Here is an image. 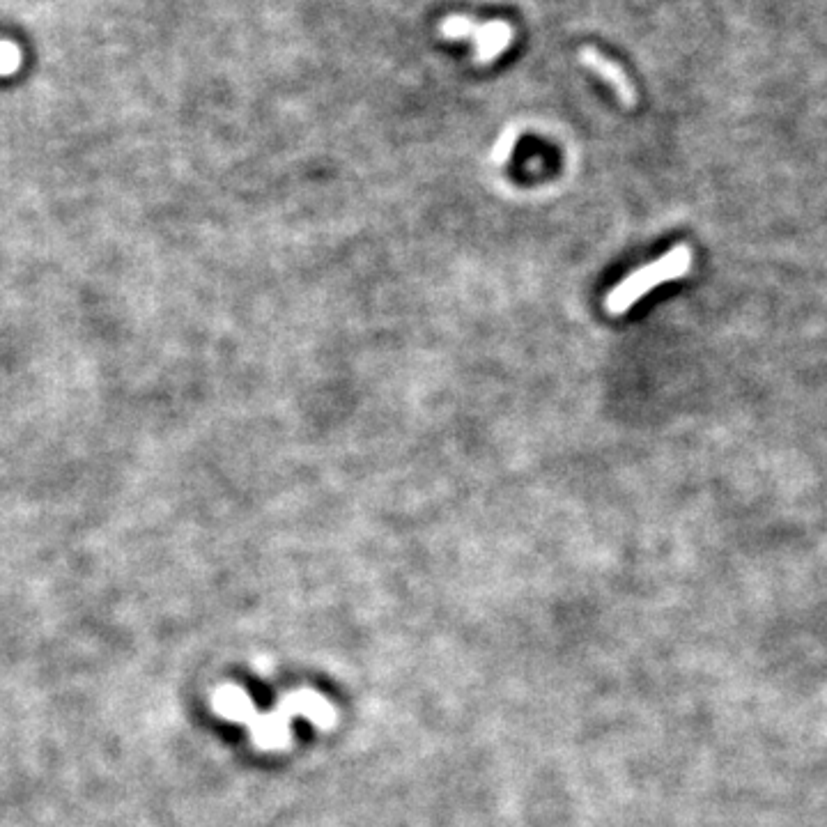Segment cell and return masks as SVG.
Masks as SVG:
<instances>
[{
  "label": "cell",
  "instance_id": "277c9868",
  "mask_svg": "<svg viewBox=\"0 0 827 827\" xmlns=\"http://www.w3.org/2000/svg\"><path fill=\"white\" fill-rule=\"evenodd\" d=\"M476 28V23L467 17H448L442 26V33L448 40H462V37L474 35Z\"/></svg>",
  "mask_w": 827,
  "mask_h": 827
},
{
  "label": "cell",
  "instance_id": "5b68a950",
  "mask_svg": "<svg viewBox=\"0 0 827 827\" xmlns=\"http://www.w3.org/2000/svg\"><path fill=\"white\" fill-rule=\"evenodd\" d=\"M515 143H517V131H515V127H508L504 134H501V138L497 141V148H494V154H492V161L497 166H504L506 161L513 157V150H515Z\"/></svg>",
  "mask_w": 827,
  "mask_h": 827
},
{
  "label": "cell",
  "instance_id": "3957f363",
  "mask_svg": "<svg viewBox=\"0 0 827 827\" xmlns=\"http://www.w3.org/2000/svg\"><path fill=\"white\" fill-rule=\"evenodd\" d=\"M476 40V63L490 65L497 60L506 46L513 40V30L504 21H490L485 26H478L474 33Z\"/></svg>",
  "mask_w": 827,
  "mask_h": 827
},
{
  "label": "cell",
  "instance_id": "7a4b0ae2",
  "mask_svg": "<svg viewBox=\"0 0 827 827\" xmlns=\"http://www.w3.org/2000/svg\"><path fill=\"white\" fill-rule=\"evenodd\" d=\"M579 63H582L584 67H589L591 72L598 74L600 79L605 81L607 85H612L623 106H635L637 104L635 85H632V81L628 79V74H625L612 58H607L605 53L593 49V46H582V49H579Z\"/></svg>",
  "mask_w": 827,
  "mask_h": 827
},
{
  "label": "cell",
  "instance_id": "6da1fadb",
  "mask_svg": "<svg viewBox=\"0 0 827 827\" xmlns=\"http://www.w3.org/2000/svg\"><path fill=\"white\" fill-rule=\"evenodd\" d=\"M694 253L690 246L678 244L674 249L667 251L662 258L648 262V265L639 267L630 276H625L621 283L614 285L605 299V308L609 315H623L628 313L639 299H644L653 288L662 283L678 281L692 269Z\"/></svg>",
  "mask_w": 827,
  "mask_h": 827
}]
</instances>
